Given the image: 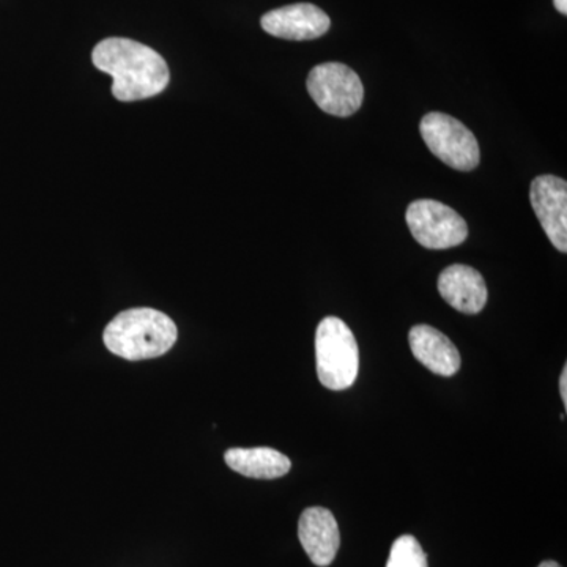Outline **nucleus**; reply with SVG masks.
<instances>
[{"label": "nucleus", "instance_id": "nucleus-2", "mask_svg": "<svg viewBox=\"0 0 567 567\" xmlns=\"http://www.w3.org/2000/svg\"><path fill=\"white\" fill-rule=\"evenodd\" d=\"M177 334L169 316L152 308H134L115 316L104 330L103 339L111 353L141 361L169 352Z\"/></svg>", "mask_w": 567, "mask_h": 567}, {"label": "nucleus", "instance_id": "nucleus-3", "mask_svg": "<svg viewBox=\"0 0 567 567\" xmlns=\"http://www.w3.org/2000/svg\"><path fill=\"white\" fill-rule=\"evenodd\" d=\"M316 358L317 375L324 388L342 391L353 385L360 369V350L344 320L327 317L319 323Z\"/></svg>", "mask_w": 567, "mask_h": 567}, {"label": "nucleus", "instance_id": "nucleus-7", "mask_svg": "<svg viewBox=\"0 0 567 567\" xmlns=\"http://www.w3.org/2000/svg\"><path fill=\"white\" fill-rule=\"evenodd\" d=\"M529 203L551 245L567 252V183L555 175H539L532 182Z\"/></svg>", "mask_w": 567, "mask_h": 567}, {"label": "nucleus", "instance_id": "nucleus-11", "mask_svg": "<svg viewBox=\"0 0 567 567\" xmlns=\"http://www.w3.org/2000/svg\"><path fill=\"white\" fill-rule=\"evenodd\" d=\"M409 344L416 360L436 375L453 377L461 369L462 358L457 347L434 327H413L409 333Z\"/></svg>", "mask_w": 567, "mask_h": 567}, {"label": "nucleus", "instance_id": "nucleus-4", "mask_svg": "<svg viewBox=\"0 0 567 567\" xmlns=\"http://www.w3.org/2000/svg\"><path fill=\"white\" fill-rule=\"evenodd\" d=\"M420 132L429 151L446 166L462 173L480 166L481 151L475 134L457 118L431 112L421 121Z\"/></svg>", "mask_w": 567, "mask_h": 567}, {"label": "nucleus", "instance_id": "nucleus-12", "mask_svg": "<svg viewBox=\"0 0 567 567\" xmlns=\"http://www.w3.org/2000/svg\"><path fill=\"white\" fill-rule=\"evenodd\" d=\"M224 461L234 472L254 480H276L292 468L290 458L271 447H233Z\"/></svg>", "mask_w": 567, "mask_h": 567}, {"label": "nucleus", "instance_id": "nucleus-9", "mask_svg": "<svg viewBox=\"0 0 567 567\" xmlns=\"http://www.w3.org/2000/svg\"><path fill=\"white\" fill-rule=\"evenodd\" d=\"M298 537L306 555L319 567L330 566L341 546L338 522L327 507H308L301 514Z\"/></svg>", "mask_w": 567, "mask_h": 567}, {"label": "nucleus", "instance_id": "nucleus-6", "mask_svg": "<svg viewBox=\"0 0 567 567\" xmlns=\"http://www.w3.org/2000/svg\"><path fill=\"white\" fill-rule=\"evenodd\" d=\"M405 219L417 244L435 251L456 248L468 237L465 219L439 200H415L406 208Z\"/></svg>", "mask_w": 567, "mask_h": 567}, {"label": "nucleus", "instance_id": "nucleus-14", "mask_svg": "<svg viewBox=\"0 0 567 567\" xmlns=\"http://www.w3.org/2000/svg\"><path fill=\"white\" fill-rule=\"evenodd\" d=\"M559 394H561L563 402H565V406H567V365H565L561 377H559Z\"/></svg>", "mask_w": 567, "mask_h": 567}, {"label": "nucleus", "instance_id": "nucleus-15", "mask_svg": "<svg viewBox=\"0 0 567 567\" xmlns=\"http://www.w3.org/2000/svg\"><path fill=\"white\" fill-rule=\"evenodd\" d=\"M555 9L561 14H567V0H554Z\"/></svg>", "mask_w": 567, "mask_h": 567}, {"label": "nucleus", "instance_id": "nucleus-10", "mask_svg": "<svg viewBox=\"0 0 567 567\" xmlns=\"http://www.w3.org/2000/svg\"><path fill=\"white\" fill-rule=\"evenodd\" d=\"M439 292L458 312L475 316L487 305V286L483 275L468 265H451L439 278Z\"/></svg>", "mask_w": 567, "mask_h": 567}, {"label": "nucleus", "instance_id": "nucleus-8", "mask_svg": "<svg viewBox=\"0 0 567 567\" xmlns=\"http://www.w3.org/2000/svg\"><path fill=\"white\" fill-rule=\"evenodd\" d=\"M265 32L282 40H316L330 31L331 20L312 3H293L268 11L260 20Z\"/></svg>", "mask_w": 567, "mask_h": 567}, {"label": "nucleus", "instance_id": "nucleus-5", "mask_svg": "<svg viewBox=\"0 0 567 567\" xmlns=\"http://www.w3.org/2000/svg\"><path fill=\"white\" fill-rule=\"evenodd\" d=\"M306 87L317 106L336 117H350L363 104V82L344 63L328 62L315 66L309 71Z\"/></svg>", "mask_w": 567, "mask_h": 567}, {"label": "nucleus", "instance_id": "nucleus-16", "mask_svg": "<svg viewBox=\"0 0 567 567\" xmlns=\"http://www.w3.org/2000/svg\"><path fill=\"white\" fill-rule=\"evenodd\" d=\"M537 567H561V566H559L557 561H544V563H540V565Z\"/></svg>", "mask_w": 567, "mask_h": 567}, {"label": "nucleus", "instance_id": "nucleus-1", "mask_svg": "<svg viewBox=\"0 0 567 567\" xmlns=\"http://www.w3.org/2000/svg\"><path fill=\"white\" fill-rule=\"evenodd\" d=\"M92 62L114 80L112 95L118 102L152 99L169 85V66L163 55L140 41L118 37L100 41L92 52Z\"/></svg>", "mask_w": 567, "mask_h": 567}, {"label": "nucleus", "instance_id": "nucleus-13", "mask_svg": "<svg viewBox=\"0 0 567 567\" xmlns=\"http://www.w3.org/2000/svg\"><path fill=\"white\" fill-rule=\"evenodd\" d=\"M386 567H429L423 547L416 537L404 535L394 540Z\"/></svg>", "mask_w": 567, "mask_h": 567}]
</instances>
